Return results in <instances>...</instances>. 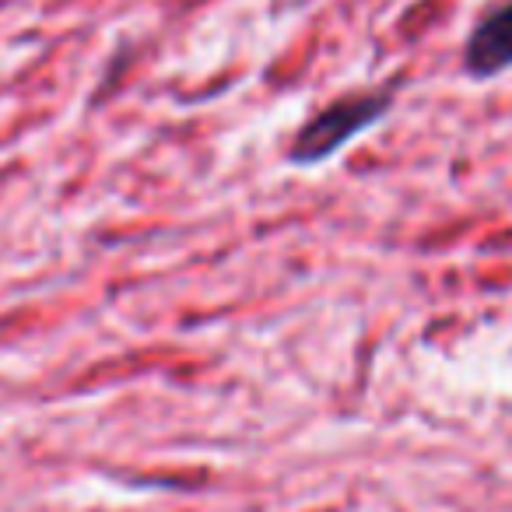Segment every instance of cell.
Here are the masks:
<instances>
[{
	"label": "cell",
	"instance_id": "obj_1",
	"mask_svg": "<svg viewBox=\"0 0 512 512\" xmlns=\"http://www.w3.org/2000/svg\"><path fill=\"white\" fill-rule=\"evenodd\" d=\"M393 109V92L379 88V92H355L344 99L323 106L316 116L302 123L295 134L292 148H288V162L292 165H320L334 158L344 144H351L358 134L376 127L386 113Z\"/></svg>",
	"mask_w": 512,
	"mask_h": 512
},
{
	"label": "cell",
	"instance_id": "obj_2",
	"mask_svg": "<svg viewBox=\"0 0 512 512\" xmlns=\"http://www.w3.org/2000/svg\"><path fill=\"white\" fill-rule=\"evenodd\" d=\"M512 67V0L491 8L470 29L463 43V71L477 81H488Z\"/></svg>",
	"mask_w": 512,
	"mask_h": 512
}]
</instances>
